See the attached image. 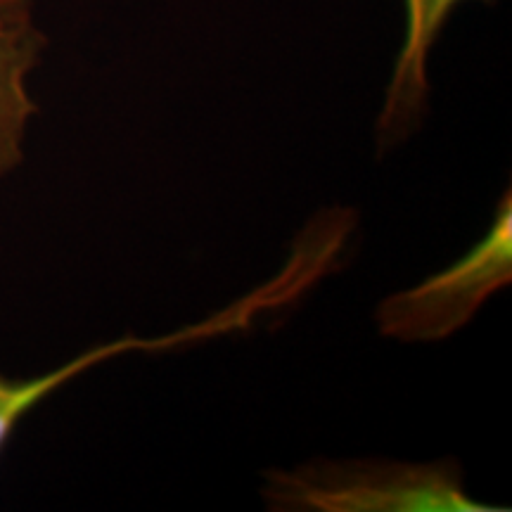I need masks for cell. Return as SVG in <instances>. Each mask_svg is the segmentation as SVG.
<instances>
[{
  "label": "cell",
  "mask_w": 512,
  "mask_h": 512,
  "mask_svg": "<svg viewBox=\"0 0 512 512\" xmlns=\"http://www.w3.org/2000/svg\"><path fill=\"white\" fill-rule=\"evenodd\" d=\"M261 496L294 512H501L467 494L463 467L396 460H313L268 470Z\"/></svg>",
  "instance_id": "obj_1"
},
{
  "label": "cell",
  "mask_w": 512,
  "mask_h": 512,
  "mask_svg": "<svg viewBox=\"0 0 512 512\" xmlns=\"http://www.w3.org/2000/svg\"><path fill=\"white\" fill-rule=\"evenodd\" d=\"M512 202L498 204L489 233L463 259L411 290L389 294L375 311L384 337L401 342H437L456 335L512 278Z\"/></svg>",
  "instance_id": "obj_2"
},
{
  "label": "cell",
  "mask_w": 512,
  "mask_h": 512,
  "mask_svg": "<svg viewBox=\"0 0 512 512\" xmlns=\"http://www.w3.org/2000/svg\"><path fill=\"white\" fill-rule=\"evenodd\" d=\"M406 3V36L396 57L392 79L380 117H377V147L394 150L418 131L430 105V74L427 64L434 43L465 0H403Z\"/></svg>",
  "instance_id": "obj_3"
},
{
  "label": "cell",
  "mask_w": 512,
  "mask_h": 512,
  "mask_svg": "<svg viewBox=\"0 0 512 512\" xmlns=\"http://www.w3.org/2000/svg\"><path fill=\"white\" fill-rule=\"evenodd\" d=\"M46 43L34 0H0V181L24 162L29 124L38 112L29 79Z\"/></svg>",
  "instance_id": "obj_4"
},
{
  "label": "cell",
  "mask_w": 512,
  "mask_h": 512,
  "mask_svg": "<svg viewBox=\"0 0 512 512\" xmlns=\"http://www.w3.org/2000/svg\"><path fill=\"white\" fill-rule=\"evenodd\" d=\"M64 366L48 370L46 375L29 377V380H10V377L0 375V451L8 444L12 432L19 425V420L27 415L36 403H41L48 394L60 389L62 384L72 382V368Z\"/></svg>",
  "instance_id": "obj_5"
}]
</instances>
